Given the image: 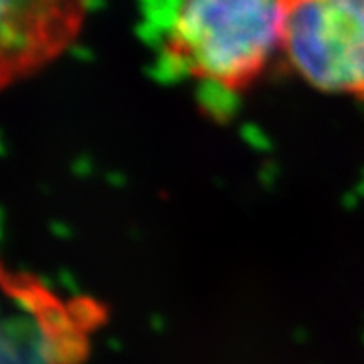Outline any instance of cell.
I'll list each match as a JSON object with an SVG mask.
<instances>
[{"label": "cell", "mask_w": 364, "mask_h": 364, "mask_svg": "<svg viewBox=\"0 0 364 364\" xmlns=\"http://www.w3.org/2000/svg\"><path fill=\"white\" fill-rule=\"evenodd\" d=\"M291 2L172 0L160 35L162 59L213 90H245L284 51Z\"/></svg>", "instance_id": "cell-1"}, {"label": "cell", "mask_w": 364, "mask_h": 364, "mask_svg": "<svg viewBox=\"0 0 364 364\" xmlns=\"http://www.w3.org/2000/svg\"><path fill=\"white\" fill-rule=\"evenodd\" d=\"M282 57L312 90L364 97V0H294Z\"/></svg>", "instance_id": "cell-2"}, {"label": "cell", "mask_w": 364, "mask_h": 364, "mask_svg": "<svg viewBox=\"0 0 364 364\" xmlns=\"http://www.w3.org/2000/svg\"><path fill=\"white\" fill-rule=\"evenodd\" d=\"M91 0H0V75L11 83L77 39Z\"/></svg>", "instance_id": "cell-3"}]
</instances>
